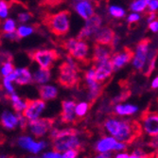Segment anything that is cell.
Wrapping results in <instances>:
<instances>
[{
    "label": "cell",
    "instance_id": "obj_1",
    "mask_svg": "<svg viewBox=\"0 0 158 158\" xmlns=\"http://www.w3.org/2000/svg\"><path fill=\"white\" fill-rule=\"evenodd\" d=\"M103 129L108 135L126 144L133 142L141 132L137 121L118 117L107 118L103 122Z\"/></svg>",
    "mask_w": 158,
    "mask_h": 158
},
{
    "label": "cell",
    "instance_id": "obj_2",
    "mask_svg": "<svg viewBox=\"0 0 158 158\" xmlns=\"http://www.w3.org/2000/svg\"><path fill=\"white\" fill-rule=\"evenodd\" d=\"M53 150L63 152L67 150H80L82 146L81 135L77 130L71 128L52 127L48 134Z\"/></svg>",
    "mask_w": 158,
    "mask_h": 158
},
{
    "label": "cell",
    "instance_id": "obj_3",
    "mask_svg": "<svg viewBox=\"0 0 158 158\" xmlns=\"http://www.w3.org/2000/svg\"><path fill=\"white\" fill-rule=\"evenodd\" d=\"M46 25L56 36H64L70 30V12L62 10L47 16Z\"/></svg>",
    "mask_w": 158,
    "mask_h": 158
},
{
    "label": "cell",
    "instance_id": "obj_4",
    "mask_svg": "<svg viewBox=\"0 0 158 158\" xmlns=\"http://www.w3.org/2000/svg\"><path fill=\"white\" fill-rule=\"evenodd\" d=\"M80 80L79 68L77 63L69 57L67 61L64 62L60 66V72L58 76V81L64 87H73Z\"/></svg>",
    "mask_w": 158,
    "mask_h": 158
},
{
    "label": "cell",
    "instance_id": "obj_5",
    "mask_svg": "<svg viewBox=\"0 0 158 158\" xmlns=\"http://www.w3.org/2000/svg\"><path fill=\"white\" fill-rule=\"evenodd\" d=\"M16 145L23 151L32 155H38L47 150L48 142L44 139H37L31 135H21L16 139Z\"/></svg>",
    "mask_w": 158,
    "mask_h": 158
},
{
    "label": "cell",
    "instance_id": "obj_6",
    "mask_svg": "<svg viewBox=\"0 0 158 158\" xmlns=\"http://www.w3.org/2000/svg\"><path fill=\"white\" fill-rule=\"evenodd\" d=\"M63 47L69 53L71 58L83 62L87 59L89 53V46L83 40H79L77 38H71L64 42Z\"/></svg>",
    "mask_w": 158,
    "mask_h": 158
},
{
    "label": "cell",
    "instance_id": "obj_7",
    "mask_svg": "<svg viewBox=\"0 0 158 158\" xmlns=\"http://www.w3.org/2000/svg\"><path fill=\"white\" fill-rule=\"evenodd\" d=\"M126 143L120 142L114 138L111 135H103L99 137L95 143V151L97 152H106V153H113L118 152H125L127 149Z\"/></svg>",
    "mask_w": 158,
    "mask_h": 158
},
{
    "label": "cell",
    "instance_id": "obj_8",
    "mask_svg": "<svg viewBox=\"0 0 158 158\" xmlns=\"http://www.w3.org/2000/svg\"><path fill=\"white\" fill-rule=\"evenodd\" d=\"M53 127V121L49 118H40L34 120L27 121V129L30 135L37 139H42L48 135L51 128Z\"/></svg>",
    "mask_w": 158,
    "mask_h": 158
},
{
    "label": "cell",
    "instance_id": "obj_9",
    "mask_svg": "<svg viewBox=\"0 0 158 158\" xmlns=\"http://www.w3.org/2000/svg\"><path fill=\"white\" fill-rule=\"evenodd\" d=\"M58 58L59 54L54 49H37L31 53V59L35 61L40 67L49 70Z\"/></svg>",
    "mask_w": 158,
    "mask_h": 158
},
{
    "label": "cell",
    "instance_id": "obj_10",
    "mask_svg": "<svg viewBox=\"0 0 158 158\" xmlns=\"http://www.w3.org/2000/svg\"><path fill=\"white\" fill-rule=\"evenodd\" d=\"M139 123L140 131L146 135L155 138L158 136V114L154 112H147L143 114Z\"/></svg>",
    "mask_w": 158,
    "mask_h": 158
},
{
    "label": "cell",
    "instance_id": "obj_11",
    "mask_svg": "<svg viewBox=\"0 0 158 158\" xmlns=\"http://www.w3.org/2000/svg\"><path fill=\"white\" fill-rule=\"evenodd\" d=\"M149 51H150V40L149 39L141 40L137 44L135 52L134 53V57L132 59L133 66L136 70L141 71L146 66Z\"/></svg>",
    "mask_w": 158,
    "mask_h": 158
},
{
    "label": "cell",
    "instance_id": "obj_12",
    "mask_svg": "<svg viewBox=\"0 0 158 158\" xmlns=\"http://www.w3.org/2000/svg\"><path fill=\"white\" fill-rule=\"evenodd\" d=\"M46 109H47V102L45 100H43L41 98L30 99L27 100L26 109L22 114L27 121H31L42 118V114L46 111Z\"/></svg>",
    "mask_w": 158,
    "mask_h": 158
},
{
    "label": "cell",
    "instance_id": "obj_13",
    "mask_svg": "<svg viewBox=\"0 0 158 158\" xmlns=\"http://www.w3.org/2000/svg\"><path fill=\"white\" fill-rule=\"evenodd\" d=\"M102 17L94 13L90 18L85 20V24L81 28V31H80V33L78 34L77 39L84 40L91 36H94L96 32L102 27Z\"/></svg>",
    "mask_w": 158,
    "mask_h": 158
},
{
    "label": "cell",
    "instance_id": "obj_14",
    "mask_svg": "<svg viewBox=\"0 0 158 158\" xmlns=\"http://www.w3.org/2000/svg\"><path fill=\"white\" fill-rule=\"evenodd\" d=\"M94 69H95V80L100 83L106 81L114 72V67L110 59L96 63Z\"/></svg>",
    "mask_w": 158,
    "mask_h": 158
},
{
    "label": "cell",
    "instance_id": "obj_15",
    "mask_svg": "<svg viewBox=\"0 0 158 158\" xmlns=\"http://www.w3.org/2000/svg\"><path fill=\"white\" fill-rule=\"evenodd\" d=\"M75 105L76 102L72 99H64L62 102L61 111V120L64 124L70 125L77 121V117L75 114Z\"/></svg>",
    "mask_w": 158,
    "mask_h": 158
},
{
    "label": "cell",
    "instance_id": "obj_16",
    "mask_svg": "<svg viewBox=\"0 0 158 158\" xmlns=\"http://www.w3.org/2000/svg\"><path fill=\"white\" fill-rule=\"evenodd\" d=\"M19 114L10 111L4 110L0 114V124L8 131H13L18 128Z\"/></svg>",
    "mask_w": 158,
    "mask_h": 158
},
{
    "label": "cell",
    "instance_id": "obj_17",
    "mask_svg": "<svg viewBox=\"0 0 158 158\" xmlns=\"http://www.w3.org/2000/svg\"><path fill=\"white\" fill-rule=\"evenodd\" d=\"M133 57H134L133 50L128 48H125L123 50L114 53L111 59V63L113 64L114 70L120 69L123 66H125L128 63H130V61H132Z\"/></svg>",
    "mask_w": 158,
    "mask_h": 158
},
{
    "label": "cell",
    "instance_id": "obj_18",
    "mask_svg": "<svg viewBox=\"0 0 158 158\" xmlns=\"http://www.w3.org/2000/svg\"><path fill=\"white\" fill-rule=\"evenodd\" d=\"M85 85L86 88H87V94H86L87 102L89 103H92L102 94V83L97 81L94 78H85Z\"/></svg>",
    "mask_w": 158,
    "mask_h": 158
},
{
    "label": "cell",
    "instance_id": "obj_19",
    "mask_svg": "<svg viewBox=\"0 0 158 158\" xmlns=\"http://www.w3.org/2000/svg\"><path fill=\"white\" fill-rule=\"evenodd\" d=\"M116 36V33L109 27H100L99 30L94 35L95 42L97 45H102V46H109L111 47L113 40Z\"/></svg>",
    "mask_w": 158,
    "mask_h": 158
},
{
    "label": "cell",
    "instance_id": "obj_20",
    "mask_svg": "<svg viewBox=\"0 0 158 158\" xmlns=\"http://www.w3.org/2000/svg\"><path fill=\"white\" fill-rule=\"evenodd\" d=\"M138 110H139L138 106L133 103L118 102L114 106V113L118 118L133 117L138 112Z\"/></svg>",
    "mask_w": 158,
    "mask_h": 158
},
{
    "label": "cell",
    "instance_id": "obj_21",
    "mask_svg": "<svg viewBox=\"0 0 158 158\" xmlns=\"http://www.w3.org/2000/svg\"><path fill=\"white\" fill-rule=\"evenodd\" d=\"M58 93H59L58 88H57V86H55L53 84L46 83V84L40 85V88H39L40 98L45 100L46 102L55 99L57 97H58Z\"/></svg>",
    "mask_w": 158,
    "mask_h": 158
},
{
    "label": "cell",
    "instance_id": "obj_22",
    "mask_svg": "<svg viewBox=\"0 0 158 158\" xmlns=\"http://www.w3.org/2000/svg\"><path fill=\"white\" fill-rule=\"evenodd\" d=\"M75 10L79 15L86 20L94 14V8L89 0H81L75 5Z\"/></svg>",
    "mask_w": 158,
    "mask_h": 158
},
{
    "label": "cell",
    "instance_id": "obj_23",
    "mask_svg": "<svg viewBox=\"0 0 158 158\" xmlns=\"http://www.w3.org/2000/svg\"><path fill=\"white\" fill-rule=\"evenodd\" d=\"M113 48L109 46L102 45H95L93 51V61L95 63H98L104 60H109L111 58V53Z\"/></svg>",
    "mask_w": 158,
    "mask_h": 158
},
{
    "label": "cell",
    "instance_id": "obj_24",
    "mask_svg": "<svg viewBox=\"0 0 158 158\" xmlns=\"http://www.w3.org/2000/svg\"><path fill=\"white\" fill-rule=\"evenodd\" d=\"M15 74V81L18 85H27L32 82V74L30 70L26 67H17L14 68Z\"/></svg>",
    "mask_w": 158,
    "mask_h": 158
},
{
    "label": "cell",
    "instance_id": "obj_25",
    "mask_svg": "<svg viewBox=\"0 0 158 158\" xmlns=\"http://www.w3.org/2000/svg\"><path fill=\"white\" fill-rule=\"evenodd\" d=\"M51 79V73L49 69L42 68L40 67L34 73L32 74V82L38 84V85H43L48 83Z\"/></svg>",
    "mask_w": 158,
    "mask_h": 158
},
{
    "label": "cell",
    "instance_id": "obj_26",
    "mask_svg": "<svg viewBox=\"0 0 158 158\" xmlns=\"http://www.w3.org/2000/svg\"><path fill=\"white\" fill-rule=\"evenodd\" d=\"M10 102L11 103V107L13 109V112L17 114H22L27 106V100L23 99L17 93L13 92L9 95Z\"/></svg>",
    "mask_w": 158,
    "mask_h": 158
},
{
    "label": "cell",
    "instance_id": "obj_27",
    "mask_svg": "<svg viewBox=\"0 0 158 158\" xmlns=\"http://www.w3.org/2000/svg\"><path fill=\"white\" fill-rule=\"evenodd\" d=\"M90 103L88 102H80L75 105V114L77 118H84L89 112Z\"/></svg>",
    "mask_w": 158,
    "mask_h": 158
},
{
    "label": "cell",
    "instance_id": "obj_28",
    "mask_svg": "<svg viewBox=\"0 0 158 158\" xmlns=\"http://www.w3.org/2000/svg\"><path fill=\"white\" fill-rule=\"evenodd\" d=\"M109 13L114 18H123L126 15V11L125 10L120 7V6H117V5H112L109 8Z\"/></svg>",
    "mask_w": 158,
    "mask_h": 158
},
{
    "label": "cell",
    "instance_id": "obj_29",
    "mask_svg": "<svg viewBox=\"0 0 158 158\" xmlns=\"http://www.w3.org/2000/svg\"><path fill=\"white\" fill-rule=\"evenodd\" d=\"M147 8V2L146 0H135L132 2L130 9L133 12H143Z\"/></svg>",
    "mask_w": 158,
    "mask_h": 158
},
{
    "label": "cell",
    "instance_id": "obj_30",
    "mask_svg": "<svg viewBox=\"0 0 158 158\" xmlns=\"http://www.w3.org/2000/svg\"><path fill=\"white\" fill-rule=\"evenodd\" d=\"M15 31L19 38H25V37H27L31 34H32L34 31V28L31 26L21 25L17 27V31Z\"/></svg>",
    "mask_w": 158,
    "mask_h": 158
},
{
    "label": "cell",
    "instance_id": "obj_31",
    "mask_svg": "<svg viewBox=\"0 0 158 158\" xmlns=\"http://www.w3.org/2000/svg\"><path fill=\"white\" fill-rule=\"evenodd\" d=\"M14 65L10 61H6L4 63H2V65L0 67V74L3 77H7L9 76L10 73H12L14 71Z\"/></svg>",
    "mask_w": 158,
    "mask_h": 158
},
{
    "label": "cell",
    "instance_id": "obj_32",
    "mask_svg": "<svg viewBox=\"0 0 158 158\" xmlns=\"http://www.w3.org/2000/svg\"><path fill=\"white\" fill-rule=\"evenodd\" d=\"M2 30L4 33L8 32H13L16 31V22L11 18H7L5 22L3 23Z\"/></svg>",
    "mask_w": 158,
    "mask_h": 158
},
{
    "label": "cell",
    "instance_id": "obj_33",
    "mask_svg": "<svg viewBox=\"0 0 158 158\" xmlns=\"http://www.w3.org/2000/svg\"><path fill=\"white\" fill-rule=\"evenodd\" d=\"M9 15V5L5 0H0V18L6 19Z\"/></svg>",
    "mask_w": 158,
    "mask_h": 158
},
{
    "label": "cell",
    "instance_id": "obj_34",
    "mask_svg": "<svg viewBox=\"0 0 158 158\" xmlns=\"http://www.w3.org/2000/svg\"><path fill=\"white\" fill-rule=\"evenodd\" d=\"M12 83H13V82L10 81L7 77H3V80H2L3 88L5 89V91H6L9 95L14 92V86H13Z\"/></svg>",
    "mask_w": 158,
    "mask_h": 158
},
{
    "label": "cell",
    "instance_id": "obj_35",
    "mask_svg": "<svg viewBox=\"0 0 158 158\" xmlns=\"http://www.w3.org/2000/svg\"><path fill=\"white\" fill-rule=\"evenodd\" d=\"M42 158H63V157H62V152H57L55 150H50L43 152Z\"/></svg>",
    "mask_w": 158,
    "mask_h": 158
},
{
    "label": "cell",
    "instance_id": "obj_36",
    "mask_svg": "<svg viewBox=\"0 0 158 158\" xmlns=\"http://www.w3.org/2000/svg\"><path fill=\"white\" fill-rule=\"evenodd\" d=\"M79 150H67L62 152L63 158H78Z\"/></svg>",
    "mask_w": 158,
    "mask_h": 158
},
{
    "label": "cell",
    "instance_id": "obj_37",
    "mask_svg": "<svg viewBox=\"0 0 158 158\" xmlns=\"http://www.w3.org/2000/svg\"><path fill=\"white\" fill-rule=\"evenodd\" d=\"M31 17H32V15L30 12H20V13H18L17 19L20 23H26L27 21H30Z\"/></svg>",
    "mask_w": 158,
    "mask_h": 158
},
{
    "label": "cell",
    "instance_id": "obj_38",
    "mask_svg": "<svg viewBox=\"0 0 158 158\" xmlns=\"http://www.w3.org/2000/svg\"><path fill=\"white\" fill-rule=\"evenodd\" d=\"M149 12H156L158 10V0H149L147 3Z\"/></svg>",
    "mask_w": 158,
    "mask_h": 158
},
{
    "label": "cell",
    "instance_id": "obj_39",
    "mask_svg": "<svg viewBox=\"0 0 158 158\" xmlns=\"http://www.w3.org/2000/svg\"><path fill=\"white\" fill-rule=\"evenodd\" d=\"M27 125V118L23 116V114H19V122H18V128L21 130H26Z\"/></svg>",
    "mask_w": 158,
    "mask_h": 158
},
{
    "label": "cell",
    "instance_id": "obj_40",
    "mask_svg": "<svg viewBox=\"0 0 158 158\" xmlns=\"http://www.w3.org/2000/svg\"><path fill=\"white\" fill-rule=\"evenodd\" d=\"M140 20V14L137 12H133L131 14H129L128 17H127V21L129 23H135Z\"/></svg>",
    "mask_w": 158,
    "mask_h": 158
},
{
    "label": "cell",
    "instance_id": "obj_41",
    "mask_svg": "<svg viewBox=\"0 0 158 158\" xmlns=\"http://www.w3.org/2000/svg\"><path fill=\"white\" fill-rule=\"evenodd\" d=\"M3 37L6 39H9L10 41H16L19 37L16 33V31H13V32H8V33H3Z\"/></svg>",
    "mask_w": 158,
    "mask_h": 158
},
{
    "label": "cell",
    "instance_id": "obj_42",
    "mask_svg": "<svg viewBox=\"0 0 158 158\" xmlns=\"http://www.w3.org/2000/svg\"><path fill=\"white\" fill-rule=\"evenodd\" d=\"M149 28H150V31L156 33L158 31V22L157 20H154V21H152L149 23Z\"/></svg>",
    "mask_w": 158,
    "mask_h": 158
},
{
    "label": "cell",
    "instance_id": "obj_43",
    "mask_svg": "<svg viewBox=\"0 0 158 158\" xmlns=\"http://www.w3.org/2000/svg\"><path fill=\"white\" fill-rule=\"evenodd\" d=\"M92 158H113V153H106V152H97Z\"/></svg>",
    "mask_w": 158,
    "mask_h": 158
},
{
    "label": "cell",
    "instance_id": "obj_44",
    "mask_svg": "<svg viewBox=\"0 0 158 158\" xmlns=\"http://www.w3.org/2000/svg\"><path fill=\"white\" fill-rule=\"evenodd\" d=\"M129 154L126 152H116V154L113 155V158H128L129 157Z\"/></svg>",
    "mask_w": 158,
    "mask_h": 158
},
{
    "label": "cell",
    "instance_id": "obj_45",
    "mask_svg": "<svg viewBox=\"0 0 158 158\" xmlns=\"http://www.w3.org/2000/svg\"><path fill=\"white\" fill-rule=\"evenodd\" d=\"M154 20H157V14H156V12H150L148 17H147V22L150 23V22L154 21Z\"/></svg>",
    "mask_w": 158,
    "mask_h": 158
},
{
    "label": "cell",
    "instance_id": "obj_46",
    "mask_svg": "<svg viewBox=\"0 0 158 158\" xmlns=\"http://www.w3.org/2000/svg\"><path fill=\"white\" fill-rule=\"evenodd\" d=\"M151 87L154 90H156L158 88V78L157 77H154L153 80L152 81V83H151Z\"/></svg>",
    "mask_w": 158,
    "mask_h": 158
},
{
    "label": "cell",
    "instance_id": "obj_47",
    "mask_svg": "<svg viewBox=\"0 0 158 158\" xmlns=\"http://www.w3.org/2000/svg\"><path fill=\"white\" fill-rule=\"evenodd\" d=\"M138 158H152L150 155H148L147 153H144V154H142V155H139Z\"/></svg>",
    "mask_w": 158,
    "mask_h": 158
},
{
    "label": "cell",
    "instance_id": "obj_48",
    "mask_svg": "<svg viewBox=\"0 0 158 158\" xmlns=\"http://www.w3.org/2000/svg\"><path fill=\"white\" fill-rule=\"evenodd\" d=\"M0 158H10V156L5 153H0Z\"/></svg>",
    "mask_w": 158,
    "mask_h": 158
},
{
    "label": "cell",
    "instance_id": "obj_49",
    "mask_svg": "<svg viewBox=\"0 0 158 158\" xmlns=\"http://www.w3.org/2000/svg\"><path fill=\"white\" fill-rule=\"evenodd\" d=\"M25 158H42V157H37V156L33 155V156H27V157H25Z\"/></svg>",
    "mask_w": 158,
    "mask_h": 158
},
{
    "label": "cell",
    "instance_id": "obj_50",
    "mask_svg": "<svg viewBox=\"0 0 158 158\" xmlns=\"http://www.w3.org/2000/svg\"><path fill=\"white\" fill-rule=\"evenodd\" d=\"M77 1H81V0H77Z\"/></svg>",
    "mask_w": 158,
    "mask_h": 158
}]
</instances>
